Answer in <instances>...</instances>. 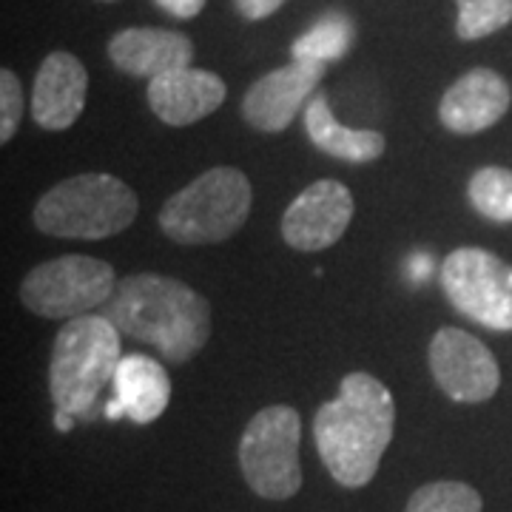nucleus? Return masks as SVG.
I'll list each match as a JSON object with an SVG mask.
<instances>
[{
    "mask_svg": "<svg viewBox=\"0 0 512 512\" xmlns=\"http://www.w3.org/2000/svg\"><path fill=\"white\" fill-rule=\"evenodd\" d=\"M393 427L396 402L390 390L370 373H350L339 384V396L319 407L313 441L330 476L359 490L376 476Z\"/></svg>",
    "mask_w": 512,
    "mask_h": 512,
    "instance_id": "nucleus-1",
    "label": "nucleus"
},
{
    "mask_svg": "<svg viewBox=\"0 0 512 512\" xmlns=\"http://www.w3.org/2000/svg\"><path fill=\"white\" fill-rule=\"evenodd\" d=\"M97 313L128 339L154 345L171 365L194 359L211 339L208 299L171 276H126Z\"/></svg>",
    "mask_w": 512,
    "mask_h": 512,
    "instance_id": "nucleus-2",
    "label": "nucleus"
},
{
    "mask_svg": "<svg viewBox=\"0 0 512 512\" xmlns=\"http://www.w3.org/2000/svg\"><path fill=\"white\" fill-rule=\"evenodd\" d=\"M120 330L106 316H77L57 330L49 362V393L55 410L77 421H92L106 413L103 390L114 384L123 362Z\"/></svg>",
    "mask_w": 512,
    "mask_h": 512,
    "instance_id": "nucleus-3",
    "label": "nucleus"
},
{
    "mask_svg": "<svg viewBox=\"0 0 512 512\" xmlns=\"http://www.w3.org/2000/svg\"><path fill=\"white\" fill-rule=\"evenodd\" d=\"M140 200L123 180L111 174H77L35 205V228L60 239H106L137 220Z\"/></svg>",
    "mask_w": 512,
    "mask_h": 512,
    "instance_id": "nucleus-4",
    "label": "nucleus"
},
{
    "mask_svg": "<svg viewBox=\"0 0 512 512\" xmlns=\"http://www.w3.org/2000/svg\"><path fill=\"white\" fill-rule=\"evenodd\" d=\"M254 191L237 168H211L177 191L160 211V228L177 245H214L234 237L251 214Z\"/></svg>",
    "mask_w": 512,
    "mask_h": 512,
    "instance_id": "nucleus-5",
    "label": "nucleus"
},
{
    "mask_svg": "<svg viewBox=\"0 0 512 512\" xmlns=\"http://www.w3.org/2000/svg\"><path fill=\"white\" fill-rule=\"evenodd\" d=\"M302 419L288 404L262 407L239 439V467L259 498L285 501L302 487Z\"/></svg>",
    "mask_w": 512,
    "mask_h": 512,
    "instance_id": "nucleus-6",
    "label": "nucleus"
},
{
    "mask_svg": "<svg viewBox=\"0 0 512 512\" xmlns=\"http://www.w3.org/2000/svg\"><path fill=\"white\" fill-rule=\"evenodd\" d=\"M117 288L114 268L103 259L69 254L32 268L20 282V302L43 319L89 316L100 311Z\"/></svg>",
    "mask_w": 512,
    "mask_h": 512,
    "instance_id": "nucleus-7",
    "label": "nucleus"
},
{
    "mask_svg": "<svg viewBox=\"0 0 512 512\" xmlns=\"http://www.w3.org/2000/svg\"><path fill=\"white\" fill-rule=\"evenodd\" d=\"M441 288L450 305L490 330H512V265L484 248L464 245L444 259Z\"/></svg>",
    "mask_w": 512,
    "mask_h": 512,
    "instance_id": "nucleus-8",
    "label": "nucleus"
},
{
    "mask_svg": "<svg viewBox=\"0 0 512 512\" xmlns=\"http://www.w3.org/2000/svg\"><path fill=\"white\" fill-rule=\"evenodd\" d=\"M430 370L441 390L461 404L490 402L501 384L493 350L458 328H441L433 336Z\"/></svg>",
    "mask_w": 512,
    "mask_h": 512,
    "instance_id": "nucleus-9",
    "label": "nucleus"
},
{
    "mask_svg": "<svg viewBox=\"0 0 512 512\" xmlns=\"http://www.w3.org/2000/svg\"><path fill=\"white\" fill-rule=\"evenodd\" d=\"M325 63L311 60H291L288 66L274 69L259 77L254 86L245 92L242 100V117L245 123L265 134H279L291 126L296 114L308 109V97L325 77Z\"/></svg>",
    "mask_w": 512,
    "mask_h": 512,
    "instance_id": "nucleus-10",
    "label": "nucleus"
},
{
    "mask_svg": "<svg viewBox=\"0 0 512 512\" xmlns=\"http://www.w3.org/2000/svg\"><path fill=\"white\" fill-rule=\"evenodd\" d=\"M356 202L348 185L316 180L288 205L282 237L296 251H325L345 237Z\"/></svg>",
    "mask_w": 512,
    "mask_h": 512,
    "instance_id": "nucleus-11",
    "label": "nucleus"
},
{
    "mask_svg": "<svg viewBox=\"0 0 512 512\" xmlns=\"http://www.w3.org/2000/svg\"><path fill=\"white\" fill-rule=\"evenodd\" d=\"M225 97V80L194 66L148 80V106L165 126H194L220 109Z\"/></svg>",
    "mask_w": 512,
    "mask_h": 512,
    "instance_id": "nucleus-12",
    "label": "nucleus"
},
{
    "mask_svg": "<svg viewBox=\"0 0 512 512\" xmlns=\"http://www.w3.org/2000/svg\"><path fill=\"white\" fill-rule=\"evenodd\" d=\"M89 72L69 52H52L40 63L32 89V117L46 131H66L86 109Z\"/></svg>",
    "mask_w": 512,
    "mask_h": 512,
    "instance_id": "nucleus-13",
    "label": "nucleus"
},
{
    "mask_svg": "<svg viewBox=\"0 0 512 512\" xmlns=\"http://www.w3.org/2000/svg\"><path fill=\"white\" fill-rule=\"evenodd\" d=\"M512 103L510 83L493 69H473L444 92L439 103L441 126L453 134H478L495 126Z\"/></svg>",
    "mask_w": 512,
    "mask_h": 512,
    "instance_id": "nucleus-14",
    "label": "nucleus"
},
{
    "mask_svg": "<svg viewBox=\"0 0 512 512\" xmlns=\"http://www.w3.org/2000/svg\"><path fill=\"white\" fill-rule=\"evenodd\" d=\"M111 63L131 77L154 80L160 74L185 69L194 60V43L171 29H123L109 40Z\"/></svg>",
    "mask_w": 512,
    "mask_h": 512,
    "instance_id": "nucleus-15",
    "label": "nucleus"
},
{
    "mask_svg": "<svg viewBox=\"0 0 512 512\" xmlns=\"http://www.w3.org/2000/svg\"><path fill=\"white\" fill-rule=\"evenodd\" d=\"M111 387L126 407V419L134 424H151L160 419L171 402V379L165 367L140 353L123 356Z\"/></svg>",
    "mask_w": 512,
    "mask_h": 512,
    "instance_id": "nucleus-16",
    "label": "nucleus"
},
{
    "mask_svg": "<svg viewBox=\"0 0 512 512\" xmlns=\"http://www.w3.org/2000/svg\"><path fill=\"white\" fill-rule=\"evenodd\" d=\"M305 131L313 146L345 163H373L384 154V137L370 128H348L336 120L325 94H313L305 109Z\"/></svg>",
    "mask_w": 512,
    "mask_h": 512,
    "instance_id": "nucleus-17",
    "label": "nucleus"
},
{
    "mask_svg": "<svg viewBox=\"0 0 512 512\" xmlns=\"http://www.w3.org/2000/svg\"><path fill=\"white\" fill-rule=\"evenodd\" d=\"M356 37V26L348 15L342 12H328L325 18L313 23L305 35L293 40V60H311V63H336L348 55Z\"/></svg>",
    "mask_w": 512,
    "mask_h": 512,
    "instance_id": "nucleus-18",
    "label": "nucleus"
},
{
    "mask_svg": "<svg viewBox=\"0 0 512 512\" xmlns=\"http://www.w3.org/2000/svg\"><path fill=\"white\" fill-rule=\"evenodd\" d=\"M467 197L484 220L512 225V171L498 165L478 168L470 177Z\"/></svg>",
    "mask_w": 512,
    "mask_h": 512,
    "instance_id": "nucleus-19",
    "label": "nucleus"
},
{
    "mask_svg": "<svg viewBox=\"0 0 512 512\" xmlns=\"http://www.w3.org/2000/svg\"><path fill=\"white\" fill-rule=\"evenodd\" d=\"M484 501L464 481H433L410 495L404 512H481Z\"/></svg>",
    "mask_w": 512,
    "mask_h": 512,
    "instance_id": "nucleus-20",
    "label": "nucleus"
},
{
    "mask_svg": "<svg viewBox=\"0 0 512 512\" xmlns=\"http://www.w3.org/2000/svg\"><path fill=\"white\" fill-rule=\"evenodd\" d=\"M456 35L461 40H481L512 23V0H456Z\"/></svg>",
    "mask_w": 512,
    "mask_h": 512,
    "instance_id": "nucleus-21",
    "label": "nucleus"
},
{
    "mask_svg": "<svg viewBox=\"0 0 512 512\" xmlns=\"http://www.w3.org/2000/svg\"><path fill=\"white\" fill-rule=\"evenodd\" d=\"M23 117V89L12 69L0 72V143H9L18 134Z\"/></svg>",
    "mask_w": 512,
    "mask_h": 512,
    "instance_id": "nucleus-22",
    "label": "nucleus"
},
{
    "mask_svg": "<svg viewBox=\"0 0 512 512\" xmlns=\"http://www.w3.org/2000/svg\"><path fill=\"white\" fill-rule=\"evenodd\" d=\"M285 0H234L237 12L245 20H265L274 15Z\"/></svg>",
    "mask_w": 512,
    "mask_h": 512,
    "instance_id": "nucleus-23",
    "label": "nucleus"
},
{
    "mask_svg": "<svg viewBox=\"0 0 512 512\" xmlns=\"http://www.w3.org/2000/svg\"><path fill=\"white\" fill-rule=\"evenodd\" d=\"M157 6L165 9L171 18L191 20L197 18L202 9H205V0H157Z\"/></svg>",
    "mask_w": 512,
    "mask_h": 512,
    "instance_id": "nucleus-24",
    "label": "nucleus"
},
{
    "mask_svg": "<svg viewBox=\"0 0 512 512\" xmlns=\"http://www.w3.org/2000/svg\"><path fill=\"white\" fill-rule=\"evenodd\" d=\"M407 276L419 285V282H424L427 276H430V271H433V259H430V254H421V251H416V254H410V259H407Z\"/></svg>",
    "mask_w": 512,
    "mask_h": 512,
    "instance_id": "nucleus-25",
    "label": "nucleus"
},
{
    "mask_svg": "<svg viewBox=\"0 0 512 512\" xmlns=\"http://www.w3.org/2000/svg\"><path fill=\"white\" fill-rule=\"evenodd\" d=\"M103 416H106L109 421L123 419V416H126V407H123V402H120V399L114 396L111 402H106V413H103Z\"/></svg>",
    "mask_w": 512,
    "mask_h": 512,
    "instance_id": "nucleus-26",
    "label": "nucleus"
},
{
    "mask_svg": "<svg viewBox=\"0 0 512 512\" xmlns=\"http://www.w3.org/2000/svg\"><path fill=\"white\" fill-rule=\"evenodd\" d=\"M74 416H69V413H60V410H55V427L60 430V433H69L74 427Z\"/></svg>",
    "mask_w": 512,
    "mask_h": 512,
    "instance_id": "nucleus-27",
    "label": "nucleus"
}]
</instances>
